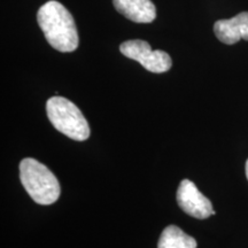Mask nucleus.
Listing matches in <instances>:
<instances>
[{"mask_svg":"<svg viewBox=\"0 0 248 248\" xmlns=\"http://www.w3.org/2000/svg\"><path fill=\"white\" fill-rule=\"evenodd\" d=\"M37 21L52 47L62 53L74 52L79 38L76 23L69 11L55 0H49L39 8Z\"/></svg>","mask_w":248,"mask_h":248,"instance_id":"f257e3e1","label":"nucleus"},{"mask_svg":"<svg viewBox=\"0 0 248 248\" xmlns=\"http://www.w3.org/2000/svg\"><path fill=\"white\" fill-rule=\"evenodd\" d=\"M20 179L24 190L38 204L54 203L61 193L60 183L53 172L39 161L26 157L20 162Z\"/></svg>","mask_w":248,"mask_h":248,"instance_id":"f03ea898","label":"nucleus"},{"mask_svg":"<svg viewBox=\"0 0 248 248\" xmlns=\"http://www.w3.org/2000/svg\"><path fill=\"white\" fill-rule=\"evenodd\" d=\"M46 114L58 131L74 140L84 141L90 137L89 123L79 108L63 97L49 98L46 102Z\"/></svg>","mask_w":248,"mask_h":248,"instance_id":"7ed1b4c3","label":"nucleus"},{"mask_svg":"<svg viewBox=\"0 0 248 248\" xmlns=\"http://www.w3.org/2000/svg\"><path fill=\"white\" fill-rule=\"evenodd\" d=\"M120 51L124 57L139 62L145 69L151 73H166L172 66L171 58L167 52L161 49L153 51L150 44L141 39H133L122 43Z\"/></svg>","mask_w":248,"mask_h":248,"instance_id":"20e7f679","label":"nucleus"},{"mask_svg":"<svg viewBox=\"0 0 248 248\" xmlns=\"http://www.w3.org/2000/svg\"><path fill=\"white\" fill-rule=\"evenodd\" d=\"M177 202L183 212L198 219H206L216 214L210 200L198 190L190 179H183L179 184Z\"/></svg>","mask_w":248,"mask_h":248,"instance_id":"39448f33","label":"nucleus"},{"mask_svg":"<svg viewBox=\"0 0 248 248\" xmlns=\"http://www.w3.org/2000/svg\"><path fill=\"white\" fill-rule=\"evenodd\" d=\"M214 32L219 42L233 45L240 39L248 40V12H243L229 20H219L214 24Z\"/></svg>","mask_w":248,"mask_h":248,"instance_id":"423d86ee","label":"nucleus"},{"mask_svg":"<svg viewBox=\"0 0 248 248\" xmlns=\"http://www.w3.org/2000/svg\"><path fill=\"white\" fill-rule=\"evenodd\" d=\"M120 14L136 23H151L156 17V8L151 0H113Z\"/></svg>","mask_w":248,"mask_h":248,"instance_id":"0eeeda50","label":"nucleus"},{"mask_svg":"<svg viewBox=\"0 0 248 248\" xmlns=\"http://www.w3.org/2000/svg\"><path fill=\"white\" fill-rule=\"evenodd\" d=\"M193 237L186 234L178 226L169 225L161 234L157 248H197Z\"/></svg>","mask_w":248,"mask_h":248,"instance_id":"6e6552de","label":"nucleus"},{"mask_svg":"<svg viewBox=\"0 0 248 248\" xmlns=\"http://www.w3.org/2000/svg\"><path fill=\"white\" fill-rule=\"evenodd\" d=\"M246 177L248 179V160H247V162H246Z\"/></svg>","mask_w":248,"mask_h":248,"instance_id":"1a4fd4ad","label":"nucleus"}]
</instances>
